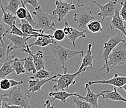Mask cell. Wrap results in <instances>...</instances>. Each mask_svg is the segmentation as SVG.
Listing matches in <instances>:
<instances>
[{"label": "cell", "instance_id": "19", "mask_svg": "<svg viewBox=\"0 0 126 108\" xmlns=\"http://www.w3.org/2000/svg\"><path fill=\"white\" fill-rule=\"evenodd\" d=\"M11 46V43L8 44L3 39L0 43V68L4 64L5 62L9 60L11 56L10 55L11 51L10 48Z\"/></svg>", "mask_w": 126, "mask_h": 108}, {"label": "cell", "instance_id": "34", "mask_svg": "<svg viewBox=\"0 0 126 108\" xmlns=\"http://www.w3.org/2000/svg\"><path fill=\"white\" fill-rule=\"evenodd\" d=\"M23 3L26 4H30L32 7H33L35 10H38L40 9V5L39 4V2L38 0H23Z\"/></svg>", "mask_w": 126, "mask_h": 108}, {"label": "cell", "instance_id": "22", "mask_svg": "<svg viewBox=\"0 0 126 108\" xmlns=\"http://www.w3.org/2000/svg\"><path fill=\"white\" fill-rule=\"evenodd\" d=\"M14 57L15 56H11L9 60L6 62H4V64L0 68V79H4L8 75L15 72L13 69L12 68V66H11V61Z\"/></svg>", "mask_w": 126, "mask_h": 108}, {"label": "cell", "instance_id": "11", "mask_svg": "<svg viewBox=\"0 0 126 108\" xmlns=\"http://www.w3.org/2000/svg\"><path fill=\"white\" fill-rule=\"evenodd\" d=\"M89 86L95 84H110L114 87L122 88V86L126 84V76H120L118 74H115L114 76L108 80L100 81H89L87 83Z\"/></svg>", "mask_w": 126, "mask_h": 108}, {"label": "cell", "instance_id": "20", "mask_svg": "<svg viewBox=\"0 0 126 108\" xmlns=\"http://www.w3.org/2000/svg\"><path fill=\"white\" fill-rule=\"evenodd\" d=\"M77 93H70L65 91H58L50 92L49 93L48 96L50 97H52L53 99L50 100V102L55 101V100H59L62 103H65L67 99L71 96H77Z\"/></svg>", "mask_w": 126, "mask_h": 108}, {"label": "cell", "instance_id": "6", "mask_svg": "<svg viewBox=\"0 0 126 108\" xmlns=\"http://www.w3.org/2000/svg\"><path fill=\"white\" fill-rule=\"evenodd\" d=\"M126 64V41L119 43L109 56L108 65L110 69L117 66Z\"/></svg>", "mask_w": 126, "mask_h": 108}, {"label": "cell", "instance_id": "16", "mask_svg": "<svg viewBox=\"0 0 126 108\" xmlns=\"http://www.w3.org/2000/svg\"><path fill=\"white\" fill-rule=\"evenodd\" d=\"M19 26V29L22 31V32L28 36H32L33 37H37L40 35L41 33H45V31H42V29H35L26 20H21Z\"/></svg>", "mask_w": 126, "mask_h": 108}, {"label": "cell", "instance_id": "35", "mask_svg": "<svg viewBox=\"0 0 126 108\" xmlns=\"http://www.w3.org/2000/svg\"><path fill=\"white\" fill-rule=\"evenodd\" d=\"M121 4L122 8L120 10V16L123 21L126 22V1L124 2H121Z\"/></svg>", "mask_w": 126, "mask_h": 108}, {"label": "cell", "instance_id": "45", "mask_svg": "<svg viewBox=\"0 0 126 108\" xmlns=\"http://www.w3.org/2000/svg\"><path fill=\"white\" fill-rule=\"evenodd\" d=\"M1 40H0V43H1Z\"/></svg>", "mask_w": 126, "mask_h": 108}, {"label": "cell", "instance_id": "5", "mask_svg": "<svg viewBox=\"0 0 126 108\" xmlns=\"http://www.w3.org/2000/svg\"><path fill=\"white\" fill-rule=\"evenodd\" d=\"M87 71V69H83L82 71H77L76 72L73 74H69L68 72H63V74H60L58 78L53 81L55 83L53 88L55 91H65L68 89L71 85L75 84L76 83L75 79L77 77L82 73L83 72Z\"/></svg>", "mask_w": 126, "mask_h": 108}, {"label": "cell", "instance_id": "40", "mask_svg": "<svg viewBox=\"0 0 126 108\" xmlns=\"http://www.w3.org/2000/svg\"><path fill=\"white\" fill-rule=\"evenodd\" d=\"M4 94H2L0 93V108H2V106H3V98H4Z\"/></svg>", "mask_w": 126, "mask_h": 108}, {"label": "cell", "instance_id": "26", "mask_svg": "<svg viewBox=\"0 0 126 108\" xmlns=\"http://www.w3.org/2000/svg\"><path fill=\"white\" fill-rule=\"evenodd\" d=\"M87 29L93 33H100L103 31L102 21L98 20H93L90 21L87 26Z\"/></svg>", "mask_w": 126, "mask_h": 108}, {"label": "cell", "instance_id": "3", "mask_svg": "<svg viewBox=\"0 0 126 108\" xmlns=\"http://www.w3.org/2000/svg\"><path fill=\"white\" fill-rule=\"evenodd\" d=\"M36 19L35 21V29H42L45 31L48 30H55L56 24L54 22L55 16L50 14L43 10H35L33 12Z\"/></svg>", "mask_w": 126, "mask_h": 108}, {"label": "cell", "instance_id": "12", "mask_svg": "<svg viewBox=\"0 0 126 108\" xmlns=\"http://www.w3.org/2000/svg\"><path fill=\"white\" fill-rule=\"evenodd\" d=\"M60 74L54 75L51 76L50 78L45 79H30L28 80V93H31L32 94L36 93V92H40L41 89L43 86V85L47 83L50 81H53L54 79H57L59 77Z\"/></svg>", "mask_w": 126, "mask_h": 108}, {"label": "cell", "instance_id": "37", "mask_svg": "<svg viewBox=\"0 0 126 108\" xmlns=\"http://www.w3.org/2000/svg\"><path fill=\"white\" fill-rule=\"evenodd\" d=\"M10 83H11V87H16V86H18L19 85H21L23 84V81H17L14 80V79H10Z\"/></svg>", "mask_w": 126, "mask_h": 108}, {"label": "cell", "instance_id": "23", "mask_svg": "<svg viewBox=\"0 0 126 108\" xmlns=\"http://www.w3.org/2000/svg\"><path fill=\"white\" fill-rule=\"evenodd\" d=\"M11 66L16 75L24 74L26 72V70L24 67L23 59H19L18 58L14 57L11 61Z\"/></svg>", "mask_w": 126, "mask_h": 108}, {"label": "cell", "instance_id": "15", "mask_svg": "<svg viewBox=\"0 0 126 108\" xmlns=\"http://www.w3.org/2000/svg\"><path fill=\"white\" fill-rule=\"evenodd\" d=\"M23 51L25 52V53H26L32 57L36 71H39V70H40L42 69H45L43 52L42 51L38 50V51H37L36 54H33V53L31 51L30 48L29 47V45H28L26 49H24Z\"/></svg>", "mask_w": 126, "mask_h": 108}, {"label": "cell", "instance_id": "2", "mask_svg": "<svg viewBox=\"0 0 126 108\" xmlns=\"http://www.w3.org/2000/svg\"><path fill=\"white\" fill-rule=\"evenodd\" d=\"M50 47L51 53L57 60L58 63L61 65L62 68L63 70V72H67V68L65 67V64L68 60L79 54H80L82 57L83 56V50L76 51L70 49L60 46L56 43V42L54 44L50 45Z\"/></svg>", "mask_w": 126, "mask_h": 108}, {"label": "cell", "instance_id": "13", "mask_svg": "<svg viewBox=\"0 0 126 108\" xmlns=\"http://www.w3.org/2000/svg\"><path fill=\"white\" fill-rule=\"evenodd\" d=\"M85 89L86 90L85 96H82L80 94H79V93H77V97H78L79 99H80L83 100V101L87 102V103H90L95 108H98V97H100V96H102V92L97 93V94L94 93V91H92L90 88V86L87 83H86L85 85Z\"/></svg>", "mask_w": 126, "mask_h": 108}, {"label": "cell", "instance_id": "24", "mask_svg": "<svg viewBox=\"0 0 126 108\" xmlns=\"http://www.w3.org/2000/svg\"><path fill=\"white\" fill-rule=\"evenodd\" d=\"M1 10L3 12L2 20H3V23H5L6 25H8V26H9L10 27L12 26L13 25L15 24L16 22L17 17L15 14H12V13L6 12L3 4H2L1 6Z\"/></svg>", "mask_w": 126, "mask_h": 108}, {"label": "cell", "instance_id": "4", "mask_svg": "<svg viewBox=\"0 0 126 108\" xmlns=\"http://www.w3.org/2000/svg\"><path fill=\"white\" fill-rule=\"evenodd\" d=\"M123 35H124L122 33L118 34L116 36L110 37L107 42H105L104 43L102 56L103 60L104 61L105 63H104V66L100 69V71H102L104 69H105L106 70V72L105 73L109 74L110 72V69L108 65L109 56L111 52L113 51V49L117 46L119 43L126 41L123 39Z\"/></svg>", "mask_w": 126, "mask_h": 108}, {"label": "cell", "instance_id": "21", "mask_svg": "<svg viewBox=\"0 0 126 108\" xmlns=\"http://www.w3.org/2000/svg\"><path fill=\"white\" fill-rule=\"evenodd\" d=\"M102 97L105 99L111 100L114 101H122L126 103V99L122 97L119 92L117 91V87H114L113 91H110L109 89L102 91Z\"/></svg>", "mask_w": 126, "mask_h": 108}, {"label": "cell", "instance_id": "29", "mask_svg": "<svg viewBox=\"0 0 126 108\" xmlns=\"http://www.w3.org/2000/svg\"><path fill=\"white\" fill-rule=\"evenodd\" d=\"M50 73L45 69H42L39 71H37L35 74H32L30 76V79H45L50 78Z\"/></svg>", "mask_w": 126, "mask_h": 108}, {"label": "cell", "instance_id": "33", "mask_svg": "<svg viewBox=\"0 0 126 108\" xmlns=\"http://www.w3.org/2000/svg\"><path fill=\"white\" fill-rule=\"evenodd\" d=\"M11 87V83L10 79L4 78V79H0V89L1 90H8Z\"/></svg>", "mask_w": 126, "mask_h": 108}, {"label": "cell", "instance_id": "27", "mask_svg": "<svg viewBox=\"0 0 126 108\" xmlns=\"http://www.w3.org/2000/svg\"><path fill=\"white\" fill-rule=\"evenodd\" d=\"M23 60L24 67H25L26 71H27L28 72H32L33 74H35L37 71H36V68H35L32 57L30 55H29L28 56L25 57V58H23Z\"/></svg>", "mask_w": 126, "mask_h": 108}, {"label": "cell", "instance_id": "25", "mask_svg": "<svg viewBox=\"0 0 126 108\" xmlns=\"http://www.w3.org/2000/svg\"><path fill=\"white\" fill-rule=\"evenodd\" d=\"M85 33L86 30L80 31L78 30L77 28L72 27V31H71L70 34L68 36H67V37L72 42V45H73L74 48H75V46H76L75 45V42H76V40L79 37L85 38V37H87V35H86Z\"/></svg>", "mask_w": 126, "mask_h": 108}, {"label": "cell", "instance_id": "14", "mask_svg": "<svg viewBox=\"0 0 126 108\" xmlns=\"http://www.w3.org/2000/svg\"><path fill=\"white\" fill-rule=\"evenodd\" d=\"M110 29L111 30L117 29L123 34L126 38V26L124 23V21L120 16V11L118 8H116L114 17L112 18V20L109 24Z\"/></svg>", "mask_w": 126, "mask_h": 108}, {"label": "cell", "instance_id": "32", "mask_svg": "<svg viewBox=\"0 0 126 108\" xmlns=\"http://www.w3.org/2000/svg\"><path fill=\"white\" fill-rule=\"evenodd\" d=\"M65 34L63 29H57L54 31L53 36L54 37V39L55 41H61L63 40L65 37Z\"/></svg>", "mask_w": 126, "mask_h": 108}, {"label": "cell", "instance_id": "18", "mask_svg": "<svg viewBox=\"0 0 126 108\" xmlns=\"http://www.w3.org/2000/svg\"><path fill=\"white\" fill-rule=\"evenodd\" d=\"M92 44L91 43H89L87 46V51L85 56H83L81 65L79 67L78 71H82L83 69H87L88 71L94 68H93V61L94 60V56L92 55Z\"/></svg>", "mask_w": 126, "mask_h": 108}, {"label": "cell", "instance_id": "44", "mask_svg": "<svg viewBox=\"0 0 126 108\" xmlns=\"http://www.w3.org/2000/svg\"><path fill=\"white\" fill-rule=\"evenodd\" d=\"M121 89H123L126 92V84H125V85H124V86H122V88H121Z\"/></svg>", "mask_w": 126, "mask_h": 108}, {"label": "cell", "instance_id": "39", "mask_svg": "<svg viewBox=\"0 0 126 108\" xmlns=\"http://www.w3.org/2000/svg\"><path fill=\"white\" fill-rule=\"evenodd\" d=\"M4 107H5V108H24L23 107L15 105H6L4 106Z\"/></svg>", "mask_w": 126, "mask_h": 108}, {"label": "cell", "instance_id": "28", "mask_svg": "<svg viewBox=\"0 0 126 108\" xmlns=\"http://www.w3.org/2000/svg\"><path fill=\"white\" fill-rule=\"evenodd\" d=\"M21 4L20 0H10L8 4L5 6V10H8L13 14H16V11L19 8Z\"/></svg>", "mask_w": 126, "mask_h": 108}, {"label": "cell", "instance_id": "31", "mask_svg": "<svg viewBox=\"0 0 126 108\" xmlns=\"http://www.w3.org/2000/svg\"><path fill=\"white\" fill-rule=\"evenodd\" d=\"M8 29H9L8 33H10V34H12V35L21 36V37H29V36H27L26 35L24 34L22 32V31L19 29V28H18L15 24L13 25L12 26L10 27V28H9Z\"/></svg>", "mask_w": 126, "mask_h": 108}, {"label": "cell", "instance_id": "9", "mask_svg": "<svg viewBox=\"0 0 126 108\" xmlns=\"http://www.w3.org/2000/svg\"><path fill=\"white\" fill-rule=\"evenodd\" d=\"M32 37H33L32 36H29V37H21V36L12 35L10 33H8L4 36V38H6L10 40V43H11V46L10 48L11 51L16 49L22 50V51H23L24 49H26L28 46L27 41Z\"/></svg>", "mask_w": 126, "mask_h": 108}, {"label": "cell", "instance_id": "42", "mask_svg": "<svg viewBox=\"0 0 126 108\" xmlns=\"http://www.w3.org/2000/svg\"><path fill=\"white\" fill-rule=\"evenodd\" d=\"M56 1H65L67 3H72L74 0H56Z\"/></svg>", "mask_w": 126, "mask_h": 108}, {"label": "cell", "instance_id": "38", "mask_svg": "<svg viewBox=\"0 0 126 108\" xmlns=\"http://www.w3.org/2000/svg\"><path fill=\"white\" fill-rule=\"evenodd\" d=\"M44 106L45 107V108H53V106H52L51 104L50 100H48V99L47 100V101L45 102Z\"/></svg>", "mask_w": 126, "mask_h": 108}, {"label": "cell", "instance_id": "7", "mask_svg": "<svg viewBox=\"0 0 126 108\" xmlns=\"http://www.w3.org/2000/svg\"><path fill=\"white\" fill-rule=\"evenodd\" d=\"M56 8L52 12V14L57 18L58 22L62 21L68 14L70 11L76 10V5L73 3L55 1Z\"/></svg>", "mask_w": 126, "mask_h": 108}, {"label": "cell", "instance_id": "17", "mask_svg": "<svg viewBox=\"0 0 126 108\" xmlns=\"http://www.w3.org/2000/svg\"><path fill=\"white\" fill-rule=\"evenodd\" d=\"M56 42L54 37L51 35H47L45 33H41L40 35L36 37V39L34 43L29 44V47L36 46L39 47H45L47 46H50L51 44H54Z\"/></svg>", "mask_w": 126, "mask_h": 108}, {"label": "cell", "instance_id": "8", "mask_svg": "<svg viewBox=\"0 0 126 108\" xmlns=\"http://www.w3.org/2000/svg\"><path fill=\"white\" fill-rule=\"evenodd\" d=\"M117 1L118 0H110L105 4L102 5L95 1H92V3L96 4L98 8L100 9V12H98L97 15L102 18L100 20L102 22H103L107 17H111V18L114 17Z\"/></svg>", "mask_w": 126, "mask_h": 108}, {"label": "cell", "instance_id": "43", "mask_svg": "<svg viewBox=\"0 0 126 108\" xmlns=\"http://www.w3.org/2000/svg\"><path fill=\"white\" fill-rule=\"evenodd\" d=\"M6 1V0H0V9H1V6L2 4H3V3Z\"/></svg>", "mask_w": 126, "mask_h": 108}, {"label": "cell", "instance_id": "30", "mask_svg": "<svg viewBox=\"0 0 126 108\" xmlns=\"http://www.w3.org/2000/svg\"><path fill=\"white\" fill-rule=\"evenodd\" d=\"M73 103L75 104L76 108H95L90 103L79 99L77 96H74Z\"/></svg>", "mask_w": 126, "mask_h": 108}, {"label": "cell", "instance_id": "10", "mask_svg": "<svg viewBox=\"0 0 126 108\" xmlns=\"http://www.w3.org/2000/svg\"><path fill=\"white\" fill-rule=\"evenodd\" d=\"M95 17L92 11H85L82 12H75L73 20L77 24L79 28L85 29L90 21L94 20Z\"/></svg>", "mask_w": 126, "mask_h": 108}, {"label": "cell", "instance_id": "36", "mask_svg": "<svg viewBox=\"0 0 126 108\" xmlns=\"http://www.w3.org/2000/svg\"><path fill=\"white\" fill-rule=\"evenodd\" d=\"M9 32V29L6 30L5 28L3 25V24L0 22V40L3 41L5 35Z\"/></svg>", "mask_w": 126, "mask_h": 108}, {"label": "cell", "instance_id": "41", "mask_svg": "<svg viewBox=\"0 0 126 108\" xmlns=\"http://www.w3.org/2000/svg\"><path fill=\"white\" fill-rule=\"evenodd\" d=\"M77 4H78V7L79 8L83 7V6H84V4H83V0H78Z\"/></svg>", "mask_w": 126, "mask_h": 108}, {"label": "cell", "instance_id": "1", "mask_svg": "<svg viewBox=\"0 0 126 108\" xmlns=\"http://www.w3.org/2000/svg\"><path fill=\"white\" fill-rule=\"evenodd\" d=\"M31 96L24 93L18 86L13 87L7 94H4L3 100V105H15L24 108H31L30 101Z\"/></svg>", "mask_w": 126, "mask_h": 108}]
</instances>
